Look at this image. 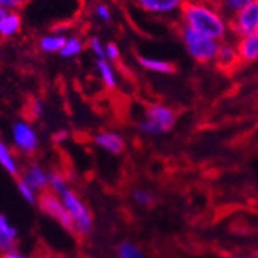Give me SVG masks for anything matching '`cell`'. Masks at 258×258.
<instances>
[{
	"label": "cell",
	"mask_w": 258,
	"mask_h": 258,
	"mask_svg": "<svg viewBox=\"0 0 258 258\" xmlns=\"http://www.w3.org/2000/svg\"><path fill=\"white\" fill-rule=\"evenodd\" d=\"M183 25L215 40L224 39L228 23L209 0H184L181 5Z\"/></svg>",
	"instance_id": "obj_1"
},
{
	"label": "cell",
	"mask_w": 258,
	"mask_h": 258,
	"mask_svg": "<svg viewBox=\"0 0 258 258\" xmlns=\"http://www.w3.org/2000/svg\"><path fill=\"white\" fill-rule=\"evenodd\" d=\"M180 37L186 46L187 54L196 61L206 63L215 58V54L218 49V40L203 36L186 25L180 26Z\"/></svg>",
	"instance_id": "obj_2"
},
{
	"label": "cell",
	"mask_w": 258,
	"mask_h": 258,
	"mask_svg": "<svg viewBox=\"0 0 258 258\" xmlns=\"http://www.w3.org/2000/svg\"><path fill=\"white\" fill-rule=\"evenodd\" d=\"M58 197L61 199L64 208H67V211L71 217L74 232L79 235H83V237L89 235L92 231V215H91L88 206L77 196V192L67 187L58 194Z\"/></svg>",
	"instance_id": "obj_3"
},
{
	"label": "cell",
	"mask_w": 258,
	"mask_h": 258,
	"mask_svg": "<svg viewBox=\"0 0 258 258\" xmlns=\"http://www.w3.org/2000/svg\"><path fill=\"white\" fill-rule=\"evenodd\" d=\"M37 206L40 208V211L49 217L51 220L57 221L64 231H68L71 234H74V228H73V221L71 217L64 208L61 199L54 194L52 190H43L39 194V200H37Z\"/></svg>",
	"instance_id": "obj_4"
},
{
	"label": "cell",
	"mask_w": 258,
	"mask_h": 258,
	"mask_svg": "<svg viewBox=\"0 0 258 258\" xmlns=\"http://www.w3.org/2000/svg\"><path fill=\"white\" fill-rule=\"evenodd\" d=\"M231 31L238 37H246L258 31V0H253L243 10L234 14L229 25Z\"/></svg>",
	"instance_id": "obj_5"
},
{
	"label": "cell",
	"mask_w": 258,
	"mask_h": 258,
	"mask_svg": "<svg viewBox=\"0 0 258 258\" xmlns=\"http://www.w3.org/2000/svg\"><path fill=\"white\" fill-rule=\"evenodd\" d=\"M11 136L16 149L22 154L31 155L39 149V136L36 129L25 120H19L13 124Z\"/></svg>",
	"instance_id": "obj_6"
},
{
	"label": "cell",
	"mask_w": 258,
	"mask_h": 258,
	"mask_svg": "<svg viewBox=\"0 0 258 258\" xmlns=\"http://www.w3.org/2000/svg\"><path fill=\"white\" fill-rule=\"evenodd\" d=\"M145 118L151 120L154 124H157L161 131L168 133L169 129L174 127L175 124V114L171 108L160 105V103H152L148 105V108L145 109Z\"/></svg>",
	"instance_id": "obj_7"
},
{
	"label": "cell",
	"mask_w": 258,
	"mask_h": 258,
	"mask_svg": "<svg viewBox=\"0 0 258 258\" xmlns=\"http://www.w3.org/2000/svg\"><path fill=\"white\" fill-rule=\"evenodd\" d=\"M92 142H94L95 146H99L100 149H103L105 152L112 154V155L121 154L124 151V148H126L124 139L115 131H100V133H97L92 137Z\"/></svg>",
	"instance_id": "obj_8"
},
{
	"label": "cell",
	"mask_w": 258,
	"mask_h": 258,
	"mask_svg": "<svg viewBox=\"0 0 258 258\" xmlns=\"http://www.w3.org/2000/svg\"><path fill=\"white\" fill-rule=\"evenodd\" d=\"M29 187L34 189L37 194L46 190L49 187L48 183V172L39 165V163H29L26 166V169L22 172V175H19Z\"/></svg>",
	"instance_id": "obj_9"
},
{
	"label": "cell",
	"mask_w": 258,
	"mask_h": 258,
	"mask_svg": "<svg viewBox=\"0 0 258 258\" xmlns=\"http://www.w3.org/2000/svg\"><path fill=\"white\" fill-rule=\"evenodd\" d=\"M17 246V229L10 223L7 215L0 214V252L7 253Z\"/></svg>",
	"instance_id": "obj_10"
},
{
	"label": "cell",
	"mask_w": 258,
	"mask_h": 258,
	"mask_svg": "<svg viewBox=\"0 0 258 258\" xmlns=\"http://www.w3.org/2000/svg\"><path fill=\"white\" fill-rule=\"evenodd\" d=\"M183 2L184 0H136L139 8H142L146 13H155V14L172 13L181 8Z\"/></svg>",
	"instance_id": "obj_11"
},
{
	"label": "cell",
	"mask_w": 258,
	"mask_h": 258,
	"mask_svg": "<svg viewBox=\"0 0 258 258\" xmlns=\"http://www.w3.org/2000/svg\"><path fill=\"white\" fill-rule=\"evenodd\" d=\"M23 25L22 14L19 11H7L5 16L0 20V37L11 39L17 36Z\"/></svg>",
	"instance_id": "obj_12"
},
{
	"label": "cell",
	"mask_w": 258,
	"mask_h": 258,
	"mask_svg": "<svg viewBox=\"0 0 258 258\" xmlns=\"http://www.w3.org/2000/svg\"><path fill=\"white\" fill-rule=\"evenodd\" d=\"M214 60L217 63V67L221 68V70H231V68L235 67L238 61H241L237 48H234L231 43L218 45V49H217V54H215Z\"/></svg>",
	"instance_id": "obj_13"
},
{
	"label": "cell",
	"mask_w": 258,
	"mask_h": 258,
	"mask_svg": "<svg viewBox=\"0 0 258 258\" xmlns=\"http://www.w3.org/2000/svg\"><path fill=\"white\" fill-rule=\"evenodd\" d=\"M241 61H255L258 58V31L246 37H241L237 46Z\"/></svg>",
	"instance_id": "obj_14"
},
{
	"label": "cell",
	"mask_w": 258,
	"mask_h": 258,
	"mask_svg": "<svg viewBox=\"0 0 258 258\" xmlns=\"http://www.w3.org/2000/svg\"><path fill=\"white\" fill-rule=\"evenodd\" d=\"M64 42H67V36L61 32H48L39 39L37 48L43 54H58Z\"/></svg>",
	"instance_id": "obj_15"
},
{
	"label": "cell",
	"mask_w": 258,
	"mask_h": 258,
	"mask_svg": "<svg viewBox=\"0 0 258 258\" xmlns=\"http://www.w3.org/2000/svg\"><path fill=\"white\" fill-rule=\"evenodd\" d=\"M137 61L142 68L152 71V73H160V74H174L177 71L175 64L168 60L161 58H154V57H146V55H137Z\"/></svg>",
	"instance_id": "obj_16"
},
{
	"label": "cell",
	"mask_w": 258,
	"mask_h": 258,
	"mask_svg": "<svg viewBox=\"0 0 258 258\" xmlns=\"http://www.w3.org/2000/svg\"><path fill=\"white\" fill-rule=\"evenodd\" d=\"M95 68L100 74L103 85L108 89H114L117 86V74L112 68L111 61H108L106 58H95Z\"/></svg>",
	"instance_id": "obj_17"
},
{
	"label": "cell",
	"mask_w": 258,
	"mask_h": 258,
	"mask_svg": "<svg viewBox=\"0 0 258 258\" xmlns=\"http://www.w3.org/2000/svg\"><path fill=\"white\" fill-rule=\"evenodd\" d=\"M0 166H2L14 178L19 177L20 169H19V165H17V160L14 158L11 149L8 148V145L4 140H0Z\"/></svg>",
	"instance_id": "obj_18"
},
{
	"label": "cell",
	"mask_w": 258,
	"mask_h": 258,
	"mask_svg": "<svg viewBox=\"0 0 258 258\" xmlns=\"http://www.w3.org/2000/svg\"><path fill=\"white\" fill-rule=\"evenodd\" d=\"M83 49H85V42L79 36H70L67 37V42H64L63 48L60 49L58 55L63 58H74L79 54H82Z\"/></svg>",
	"instance_id": "obj_19"
},
{
	"label": "cell",
	"mask_w": 258,
	"mask_h": 258,
	"mask_svg": "<svg viewBox=\"0 0 258 258\" xmlns=\"http://www.w3.org/2000/svg\"><path fill=\"white\" fill-rule=\"evenodd\" d=\"M118 258H145L143 252L131 241H121L117 247Z\"/></svg>",
	"instance_id": "obj_20"
},
{
	"label": "cell",
	"mask_w": 258,
	"mask_h": 258,
	"mask_svg": "<svg viewBox=\"0 0 258 258\" xmlns=\"http://www.w3.org/2000/svg\"><path fill=\"white\" fill-rule=\"evenodd\" d=\"M16 184H17V189H19V192H20V196L25 199V202H28L29 205H37L39 194H37L34 189L29 187L20 177L16 178Z\"/></svg>",
	"instance_id": "obj_21"
},
{
	"label": "cell",
	"mask_w": 258,
	"mask_h": 258,
	"mask_svg": "<svg viewBox=\"0 0 258 258\" xmlns=\"http://www.w3.org/2000/svg\"><path fill=\"white\" fill-rule=\"evenodd\" d=\"M48 183H49V190H52L54 194H57V196L61 190H64L68 187L67 180H64V177L57 171H49L48 172Z\"/></svg>",
	"instance_id": "obj_22"
},
{
	"label": "cell",
	"mask_w": 258,
	"mask_h": 258,
	"mask_svg": "<svg viewBox=\"0 0 258 258\" xmlns=\"http://www.w3.org/2000/svg\"><path fill=\"white\" fill-rule=\"evenodd\" d=\"M88 48L95 55V58H105V43H102V40L97 36H92L88 40Z\"/></svg>",
	"instance_id": "obj_23"
},
{
	"label": "cell",
	"mask_w": 258,
	"mask_h": 258,
	"mask_svg": "<svg viewBox=\"0 0 258 258\" xmlns=\"http://www.w3.org/2000/svg\"><path fill=\"white\" fill-rule=\"evenodd\" d=\"M134 200H136V203H139L140 206L148 208V206L152 205L154 196H152V194H151L149 190H146V189H136V190H134Z\"/></svg>",
	"instance_id": "obj_24"
},
{
	"label": "cell",
	"mask_w": 258,
	"mask_h": 258,
	"mask_svg": "<svg viewBox=\"0 0 258 258\" xmlns=\"http://www.w3.org/2000/svg\"><path fill=\"white\" fill-rule=\"evenodd\" d=\"M137 126H139V131H142L145 134H149V136H160V134H163V131H161V129L157 124H154L148 118H142Z\"/></svg>",
	"instance_id": "obj_25"
},
{
	"label": "cell",
	"mask_w": 258,
	"mask_h": 258,
	"mask_svg": "<svg viewBox=\"0 0 258 258\" xmlns=\"http://www.w3.org/2000/svg\"><path fill=\"white\" fill-rule=\"evenodd\" d=\"M253 0H223V8L228 13H238L240 10H243L246 5H249Z\"/></svg>",
	"instance_id": "obj_26"
},
{
	"label": "cell",
	"mask_w": 258,
	"mask_h": 258,
	"mask_svg": "<svg viewBox=\"0 0 258 258\" xmlns=\"http://www.w3.org/2000/svg\"><path fill=\"white\" fill-rule=\"evenodd\" d=\"M94 14H95L97 19L102 20V22H105V23L111 22V19H112L111 10L108 8V5H105V4H102V2H97V4L94 5Z\"/></svg>",
	"instance_id": "obj_27"
},
{
	"label": "cell",
	"mask_w": 258,
	"mask_h": 258,
	"mask_svg": "<svg viewBox=\"0 0 258 258\" xmlns=\"http://www.w3.org/2000/svg\"><path fill=\"white\" fill-rule=\"evenodd\" d=\"M45 112V103L42 99H32L29 102V114L32 118H40Z\"/></svg>",
	"instance_id": "obj_28"
},
{
	"label": "cell",
	"mask_w": 258,
	"mask_h": 258,
	"mask_svg": "<svg viewBox=\"0 0 258 258\" xmlns=\"http://www.w3.org/2000/svg\"><path fill=\"white\" fill-rule=\"evenodd\" d=\"M105 58L108 61H118L120 60V49H118L117 43H114V42L105 43Z\"/></svg>",
	"instance_id": "obj_29"
},
{
	"label": "cell",
	"mask_w": 258,
	"mask_h": 258,
	"mask_svg": "<svg viewBox=\"0 0 258 258\" xmlns=\"http://www.w3.org/2000/svg\"><path fill=\"white\" fill-rule=\"evenodd\" d=\"M25 5V0H0V7L7 11H19Z\"/></svg>",
	"instance_id": "obj_30"
},
{
	"label": "cell",
	"mask_w": 258,
	"mask_h": 258,
	"mask_svg": "<svg viewBox=\"0 0 258 258\" xmlns=\"http://www.w3.org/2000/svg\"><path fill=\"white\" fill-rule=\"evenodd\" d=\"M2 258H31V256L23 255V253H19V252H16V250H11V252L4 253V255H2Z\"/></svg>",
	"instance_id": "obj_31"
},
{
	"label": "cell",
	"mask_w": 258,
	"mask_h": 258,
	"mask_svg": "<svg viewBox=\"0 0 258 258\" xmlns=\"http://www.w3.org/2000/svg\"><path fill=\"white\" fill-rule=\"evenodd\" d=\"M231 258H258V252L256 253H243V255H234Z\"/></svg>",
	"instance_id": "obj_32"
},
{
	"label": "cell",
	"mask_w": 258,
	"mask_h": 258,
	"mask_svg": "<svg viewBox=\"0 0 258 258\" xmlns=\"http://www.w3.org/2000/svg\"><path fill=\"white\" fill-rule=\"evenodd\" d=\"M5 13H7V10H4L2 7H0V20H2V17L5 16Z\"/></svg>",
	"instance_id": "obj_33"
},
{
	"label": "cell",
	"mask_w": 258,
	"mask_h": 258,
	"mask_svg": "<svg viewBox=\"0 0 258 258\" xmlns=\"http://www.w3.org/2000/svg\"><path fill=\"white\" fill-rule=\"evenodd\" d=\"M25 2H28V0H25Z\"/></svg>",
	"instance_id": "obj_34"
}]
</instances>
